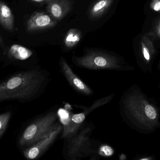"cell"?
Wrapping results in <instances>:
<instances>
[{
    "mask_svg": "<svg viewBox=\"0 0 160 160\" xmlns=\"http://www.w3.org/2000/svg\"><path fill=\"white\" fill-rule=\"evenodd\" d=\"M58 108H52L38 116L22 131L17 145L22 150L31 146L48 134L59 122Z\"/></svg>",
    "mask_w": 160,
    "mask_h": 160,
    "instance_id": "cell-4",
    "label": "cell"
},
{
    "mask_svg": "<svg viewBox=\"0 0 160 160\" xmlns=\"http://www.w3.org/2000/svg\"><path fill=\"white\" fill-rule=\"evenodd\" d=\"M82 38V33L78 29L68 30L65 37L64 43L66 47L71 49L74 48L79 42Z\"/></svg>",
    "mask_w": 160,
    "mask_h": 160,
    "instance_id": "cell-14",
    "label": "cell"
},
{
    "mask_svg": "<svg viewBox=\"0 0 160 160\" xmlns=\"http://www.w3.org/2000/svg\"><path fill=\"white\" fill-rule=\"evenodd\" d=\"M123 122L142 134H152L160 129V108L139 85L133 84L123 93L119 101Z\"/></svg>",
    "mask_w": 160,
    "mask_h": 160,
    "instance_id": "cell-1",
    "label": "cell"
},
{
    "mask_svg": "<svg viewBox=\"0 0 160 160\" xmlns=\"http://www.w3.org/2000/svg\"><path fill=\"white\" fill-rule=\"evenodd\" d=\"M95 126L91 122H84L75 134L64 139L62 154L66 160L99 158L98 149L100 143L90 137Z\"/></svg>",
    "mask_w": 160,
    "mask_h": 160,
    "instance_id": "cell-3",
    "label": "cell"
},
{
    "mask_svg": "<svg viewBox=\"0 0 160 160\" xmlns=\"http://www.w3.org/2000/svg\"><path fill=\"white\" fill-rule=\"evenodd\" d=\"M158 87H159V90L160 94V82L159 83V84Z\"/></svg>",
    "mask_w": 160,
    "mask_h": 160,
    "instance_id": "cell-22",
    "label": "cell"
},
{
    "mask_svg": "<svg viewBox=\"0 0 160 160\" xmlns=\"http://www.w3.org/2000/svg\"><path fill=\"white\" fill-rule=\"evenodd\" d=\"M33 55V52L21 45L14 44L10 47L8 53V57L14 62L18 63L27 61Z\"/></svg>",
    "mask_w": 160,
    "mask_h": 160,
    "instance_id": "cell-11",
    "label": "cell"
},
{
    "mask_svg": "<svg viewBox=\"0 0 160 160\" xmlns=\"http://www.w3.org/2000/svg\"><path fill=\"white\" fill-rule=\"evenodd\" d=\"M32 2H36V3H46L48 4V3H49L52 0H30Z\"/></svg>",
    "mask_w": 160,
    "mask_h": 160,
    "instance_id": "cell-19",
    "label": "cell"
},
{
    "mask_svg": "<svg viewBox=\"0 0 160 160\" xmlns=\"http://www.w3.org/2000/svg\"><path fill=\"white\" fill-rule=\"evenodd\" d=\"M136 160H156L155 155H148L147 154L138 155L134 158Z\"/></svg>",
    "mask_w": 160,
    "mask_h": 160,
    "instance_id": "cell-17",
    "label": "cell"
},
{
    "mask_svg": "<svg viewBox=\"0 0 160 160\" xmlns=\"http://www.w3.org/2000/svg\"><path fill=\"white\" fill-rule=\"evenodd\" d=\"M56 23V20L50 15L44 12H35L27 22V30L33 32L51 28L55 26Z\"/></svg>",
    "mask_w": 160,
    "mask_h": 160,
    "instance_id": "cell-9",
    "label": "cell"
},
{
    "mask_svg": "<svg viewBox=\"0 0 160 160\" xmlns=\"http://www.w3.org/2000/svg\"><path fill=\"white\" fill-rule=\"evenodd\" d=\"M59 65L62 74L76 92L85 96H91L94 94L93 90L74 73L64 58H61Z\"/></svg>",
    "mask_w": 160,
    "mask_h": 160,
    "instance_id": "cell-7",
    "label": "cell"
},
{
    "mask_svg": "<svg viewBox=\"0 0 160 160\" xmlns=\"http://www.w3.org/2000/svg\"><path fill=\"white\" fill-rule=\"evenodd\" d=\"M158 70H160V63L158 66Z\"/></svg>",
    "mask_w": 160,
    "mask_h": 160,
    "instance_id": "cell-21",
    "label": "cell"
},
{
    "mask_svg": "<svg viewBox=\"0 0 160 160\" xmlns=\"http://www.w3.org/2000/svg\"><path fill=\"white\" fill-rule=\"evenodd\" d=\"M13 115L11 111H7L5 112L0 113V139H2L6 131Z\"/></svg>",
    "mask_w": 160,
    "mask_h": 160,
    "instance_id": "cell-15",
    "label": "cell"
},
{
    "mask_svg": "<svg viewBox=\"0 0 160 160\" xmlns=\"http://www.w3.org/2000/svg\"><path fill=\"white\" fill-rule=\"evenodd\" d=\"M47 4L48 13L57 20L62 19L68 14L71 6L69 0H52Z\"/></svg>",
    "mask_w": 160,
    "mask_h": 160,
    "instance_id": "cell-10",
    "label": "cell"
},
{
    "mask_svg": "<svg viewBox=\"0 0 160 160\" xmlns=\"http://www.w3.org/2000/svg\"><path fill=\"white\" fill-rule=\"evenodd\" d=\"M115 97V93H112L108 95L101 98L96 100L90 106L86 107L79 105H73L76 108H79L82 110V112L78 114H74L71 113V119L73 122L77 124H82L83 123L85 120L87 116L90 113L95 111L96 109L104 106L111 102Z\"/></svg>",
    "mask_w": 160,
    "mask_h": 160,
    "instance_id": "cell-8",
    "label": "cell"
},
{
    "mask_svg": "<svg viewBox=\"0 0 160 160\" xmlns=\"http://www.w3.org/2000/svg\"><path fill=\"white\" fill-rule=\"evenodd\" d=\"M14 18L11 10L5 3L0 1V23L7 30L12 31Z\"/></svg>",
    "mask_w": 160,
    "mask_h": 160,
    "instance_id": "cell-12",
    "label": "cell"
},
{
    "mask_svg": "<svg viewBox=\"0 0 160 160\" xmlns=\"http://www.w3.org/2000/svg\"><path fill=\"white\" fill-rule=\"evenodd\" d=\"M158 35L160 37V23L158 27Z\"/></svg>",
    "mask_w": 160,
    "mask_h": 160,
    "instance_id": "cell-20",
    "label": "cell"
},
{
    "mask_svg": "<svg viewBox=\"0 0 160 160\" xmlns=\"http://www.w3.org/2000/svg\"><path fill=\"white\" fill-rule=\"evenodd\" d=\"M151 7L156 11H160V0H153Z\"/></svg>",
    "mask_w": 160,
    "mask_h": 160,
    "instance_id": "cell-18",
    "label": "cell"
},
{
    "mask_svg": "<svg viewBox=\"0 0 160 160\" xmlns=\"http://www.w3.org/2000/svg\"><path fill=\"white\" fill-rule=\"evenodd\" d=\"M113 1V0H98L89 9L90 17L93 18L101 17L112 5Z\"/></svg>",
    "mask_w": 160,
    "mask_h": 160,
    "instance_id": "cell-13",
    "label": "cell"
},
{
    "mask_svg": "<svg viewBox=\"0 0 160 160\" xmlns=\"http://www.w3.org/2000/svg\"><path fill=\"white\" fill-rule=\"evenodd\" d=\"M2 39H1V36H0V43H2Z\"/></svg>",
    "mask_w": 160,
    "mask_h": 160,
    "instance_id": "cell-23",
    "label": "cell"
},
{
    "mask_svg": "<svg viewBox=\"0 0 160 160\" xmlns=\"http://www.w3.org/2000/svg\"></svg>",
    "mask_w": 160,
    "mask_h": 160,
    "instance_id": "cell-24",
    "label": "cell"
},
{
    "mask_svg": "<svg viewBox=\"0 0 160 160\" xmlns=\"http://www.w3.org/2000/svg\"><path fill=\"white\" fill-rule=\"evenodd\" d=\"M115 153L114 149L107 144L100 145L98 149V157H109L113 156Z\"/></svg>",
    "mask_w": 160,
    "mask_h": 160,
    "instance_id": "cell-16",
    "label": "cell"
},
{
    "mask_svg": "<svg viewBox=\"0 0 160 160\" xmlns=\"http://www.w3.org/2000/svg\"><path fill=\"white\" fill-rule=\"evenodd\" d=\"M62 125L58 122L53 129L45 137L34 144L22 149V155L27 160L38 159L41 157L55 142L62 132Z\"/></svg>",
    "mask_w": 160,
    "mask_h": 160,
    "instance_id": "cell-6",
    "label": "cell"
},
{
    "mask_svg": "<svg viewBox=\"0 0 160 160\" xmlns=\"http://www.w3.org/2000/svg\"><path fill=\"white\" fill-rule=\"evenodd\" d=\"M50 80V73L39 67L15 72L0 82V103L35 100L44 93Z\"/></svg>",
    "mask_w": 160,
    "mask_h": 160,
    "instance_id": "cell-2",
    "label": "cell"
},
{
    "mask_svg": "<svg viewBox=\"0 0 160 160\" xmlns=\"http://www.w3.org/2000/svg\"><path fill=\"white\" fill-rule=\"evenodd\" d=\"M73 61L77 66L90 70L125 71L135 69L117 55L101 51H89L82 56H74Z\"/></svg>",
    "mask_w": 160,
    "mask_h": 160,
    "instance_id": "cell-5",
    "label": "cell"
}]
</instances>
